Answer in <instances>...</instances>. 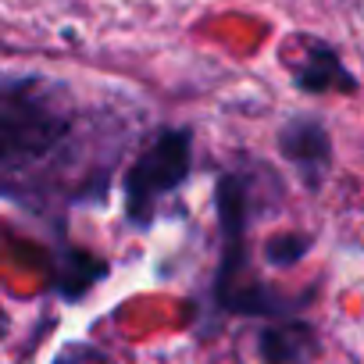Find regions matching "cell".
<instances>
[{
	"label": "cell",
	"mask_w": 364,
	"mask_h": 364,
	"mask_svg": "<svg viewBox=\"0 0 364 364\" xmlns=\"http://www.w3.org/2000/svg\"><path fill=\"white\" fill-rule=\"evenodd\" d=\"M75 132L65 86L40 75H0V190L47 168Z\"/></svg>",
	"instance_id": "obj_1"
},
{
	"label": "cell",
	"mask_w": 364,
	"mask_h": 364,
	"mask_svg": "<svg viewBox=\"0 0 364 364\" xmlns=\"http://www.w3.org/2000/svg\"><path fill=\"white\" fill-rule=\"evenodd\" d=\"M215 211L222 232V257L215 272V307L218 314H261V318H289L304 300H289L275 286H268L250 264V211L254 190L240 171H225L215 182Z\"/></svg>",
	"instance_id": "obj_2"
},
{
	"label": "cell",
	"mask_w": 364,
	"mask_h": 364,
	"mask_svg": "<svg viewBox=\"0 0 364 364\" xmlns=\"http://www.w3.org/2000/svg\"><path fill=\"white\" fill-rule=\"evenodd\" d=\"M193 171V132L190 129H161L122 178L125 218L136 229H146L157 215V204L175 193Z\"/></svg>",
	"instance_id": "obj_3"
},
{
	"label": "cell",
	"mask_w": 364,
	"mask_h": 364,
	"mask_svg": "<svg viewBox=\"0 0 364 364\" xmlns=\"http://www.w3.org/2000/svg\"><path fill=\"white\" fill-rule=\"evenodd\" d=\"M279 150L296 168V175L307 182V190L321 186V178L332 164V139L318 118L300 114V118L286 122V129L279 132Z\"/></svg>",
	"instance_id": "obj_4"
},
{
	"label": "cell",
	"mask_w": 364,
	"mask_h": 364,
	"mask_svg": "<svg viewBox=\"0 0 364 364\" xmlns=\"http://www.w3.org/2000/svg\"><path fill=\"white\" fill-rule=\"evenodd\" d=\"M318 353V332L304 318H282L257 336V357L264 364H307Z\"/></svg>",
	"instance_id": "obj_5"
},
{
	"label": "cell",
	"mask_w": 364,
	"mask_h": 364,
	"mask_svg": "<svg viewBox=\"0 0 364 364\" xmlns=\"http://www.w3.org/2000/svg\"><path fill=\"white\" fill-rule=\"evenodd\" d=\"M296 86L304 93H353L357 90L353 75L343 68V61L336 58V50H328L321 43H314L307 50V58L300 61Z\"/></svg>",
	"instance_id": "obj_6"
},
{
	"label": "cell",
	"mask_w": 364,
	"mask_h": 364,
	"mask_svg": "<svg viewBox=\"0 0 364 364\" xmlns=\"http://www.w3.org/2000/svg\"><path fill=\"white\" fill-rule=\"evenodd\" d=\"M104 272H107L104 261H97V257H90V254H82V250H65V268L58 272V289H61V296L75 300V296H82Z\"/></svg>",
	"instance_id": "obj_7"
},
{
	"label": "cell",
	"mask_w": 364,
	"mask_h": 364,
	"mask_svg": "<svg viewBox=\"0 0 364 364\" xmlns=\"http://www.w3.org/2000/svg\"><path fill=\"white\" fill-rule=\"evenodd\" d=\"M307 250H311V240L300 236V232H282V236H272V240L264 243V257H268V264H275V268L296 264Z\"/></svg>",
	"instance_id": "obj_8"
},
{
	"label": "cell",
	"mask_w": 364,
	"mask_h": 364,
	"mask_svg": "<svg viewBox=\"0 0 364 364\" xmlns=\"http://www.w3.org/2000/svg\"><path fill=\"white\" fill-rule=\"evenodd\" d=\"M8 332V318H4V311H0V336Z\"/></svg>",
	"instance_id": "obj_9"
}]
</instances>
